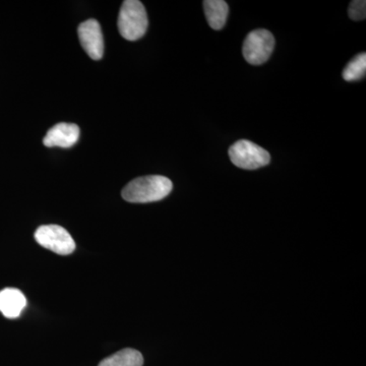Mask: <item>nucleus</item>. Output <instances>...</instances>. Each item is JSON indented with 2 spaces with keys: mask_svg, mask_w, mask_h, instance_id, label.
I'll list each match as a JSON object with an SVG mask.
<instances>
[{
  "mask_svg": "<svg viewBox=\"0 0 366 366\" xmlns=\"http://www.w3.org/2000/svg\"><path fill=\"white\" fill-rule=\"evenodd\" d=\"M173 189L169 178L161 175H149L136 178L122 189V197L129 203L147 204L161 201Z\"/></svg>",
  "mask_w": 366,
  "mask_h": 366,
  "instance_id": "1",
  "label": "nucleus"
},
{
  "mask_svg": "<svg viewBox=\"0 0 366 366\" xmlns=\"http://www.w3.org/2000/svg\"><path fill=\"white\" fill-rule=\"evenodd\" d=\"M117 25L124 39L137 41L144 37L149 26L144 4L137 0H125L120 9Z\"/></svg>",
  "mask_w": 366,
  "mask_h": 366,
  "instance_id": "2",
  "label": "nucleus"
},
{
  "mask_svg": "<svg viewBox=\"0 0 366 366\" xmlns=\"http://www.w3.org/2000/svg\"><path fill=\"white\" fill-rule=\"evenodd\" d=\"M229 157L236 167L247 170L259 169L271 162L268 151L247 139L233 144L229 149Z\"/></svg>",
  "mask_w": 366,
  "mask_h": 366,
  "instance_id": "3",
  "label": "nucleus"
},
{
  "mask_svg": "<svg viewBox=\"0 0 366 366\" xmlns=\"http://www.w3.org/2000/svg\"><path fill=\"white\" fill-rule=\"evenodd\" d=\"M274 38L273 34L264 29L252 31L243 43V56L252 66H261L268 61L273 53Z\"/></svg>",
  "mask_w": 366,
  "mask_h": 366,
  "instance_id": "4",
  "label": "nucleus"
},
{
  "mask_svg": "<svg viewBox=\"0 0 366 366\" xmlns=\"http://www.w3.org/2000/svg\"><path fill=\"white\" fill-rule=\"evenodd\" d=\"M36 242L55 254L69 255L76 249V242L69 231L59 225H43L36 230Z\"/></svg>",
  "mask_w": 366,
  "mask_h": 366,
  "instance_id": "5",
  "label": "nucleus"
},
{
  "mask_svg": "<svg viewBox=\"0 0 366 366\" xmlns=\"http://www.w3.org/2000/svg\"><path fill=\"white\" fill-rule=\"evenodd\" d=\"M78 34L81 47L93 60H100L104 53V39L97 21L88 20L79 26Z\"/></svg>",
  "mask_w": 366,
  "mask_h": 366,
  "instance_id": "6",
  "label": "nucleus"
},
{
  "mask_svg": "<svg viewBox=\"0 0 366 366\" xmlns=\"http://www.w3.org/2000/svg\"><path fill=\"white\" fill-rule=\"evenodd\" d=\"M79 139V127L78 125L61 122V124L54 125L48 131L43 139V143L49 148L59 147V148L69 149L78 143Z\"/></svg>",
  "mask_w": 366,
  "mask_h": 366,
  "instance_id": "7",
  "label": "nucleus"
},
{
  "mask_svg": "<svg viewBox=\"0 0 366 366\" xmlns=\"http://www.w3.org/2000/svg\"><path fill=\"white\" fill-rule=\"evenodd\" d=\"M26 300L21 291L6 288L0 291V312L7 319H16L26 307Z\"/></svg>",
  "mask_w": 366,
  "mask_h": 366,
  "instance_id": "8",
  "label": "nucleus"
},
{
  "mask_svg": "<svg viewBox=\"0 0 366 366\" xmlns=\"http://www.w3.org/2000/svg\"><path fill=\"white\" fill-rule=\"evenodd\" d=\"M204 14L213 30H221L225 26L229 13L228 4L223 0L204 1Z\"/></svg>",
  "mask_w": 366,
  "mask_h": 366,
  "instance_id": "9",
  "label": "nucleus"
},
{
  "mask_svg": "<svg viewBox=\"0 0 366 366\" xmlns=\"http://www.w3.org/2000/svg\"><path fill=\"white\" fill-rule=\"evenodd\" d=\"M144 357L139 351L125 348L101 361L98 366H143Z\"/></svg>",
  "mask_w": 366,
  "mask_h": 366,
  "instance_id": "10",
  "label": "nucleus"
},
{
  "mask_svg": "<svg viewBox=\"0 0 366 366\" xmlns=\"http://www.w3.org/2000/svg\"><path fill=\"white\" fill-rule=\"evenodd\" d=\"M366 74V54L360 53L351 60L343 71V79L347 81H356L365 78Z\"/></svg>",
  "mask_w": 366,
  "mask_h": 366,
  "instance_id": "11",
  "label": "nucleus"
},
{
  "mask_svg": "<svg viewBox=\"0 0 366 366\" xmlns=\"http://www.w3.org/2000/svg\"><path fill=\"white\" fill-rule=\"evenodd\" d=\"M349 16L353 21H362L366 18V1L365 0H354L348 9Z\"/></svg>",
  "mask_w": 366,
  "mask_h": 366,
  "instance_id": "12",
  "label": "nucleus"
}]
</instances>
